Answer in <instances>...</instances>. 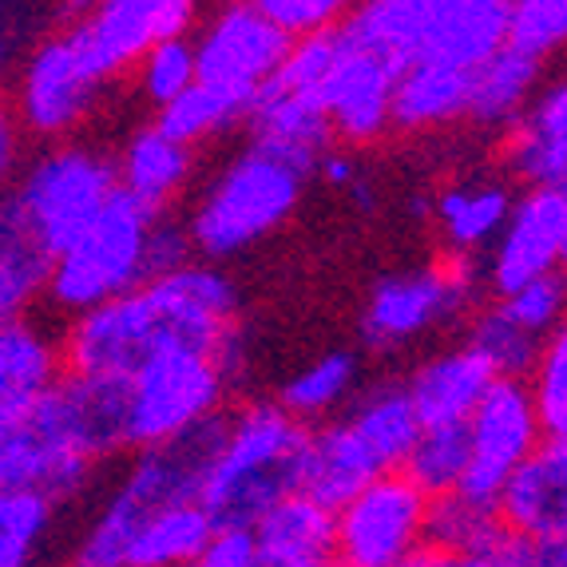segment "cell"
<instances>
[{
  "label": "cell",
  "instance_id": "7dc6e473",
  "mask_svg": "<svg viewBox=\"0 0 567 567\" xmlns=\"http://www.w3.org/2000/svg\"><path fill=\"white\" fill-rule=\"evenodd\" d=\"M405 567H520L516 564V544L504 551H488V556H445V551H416Z\"/></svg>",
  "mask_w": 567,
  "mask_h": 567
},
{
  "label": "cell",
  "instance_id": "4316f807",
  "mask_svg": "<svg viewBox=\"0 0 567 567\" xmlns=\"http://www.w3.org/2000/svg\"><path fill=\"white\" fill-rule=\"evenodd\" d=\"M468 84H473V72H456L433 60L401 68L393 84V127L409 135L453 127L468 115Z\"/></svg>",
  "mask_w": 567,
  "mask_h": 567
},
{
  "label": "cell",
  "instance_id": "bcb514c9",
  "mask_svg": "<svg viewBox=\"0 0 567 567\" xmlns=\"http://www.w3.org/2000/svg\"><path fill=\"white\" fill-rule=\"evenodd\" d=\"M20 152H24V127H20L9 100H0V195H4V183H12V175H17Z\"/></svg>",
  "mask_w": 567,
  "mask_h": 567
},
{
  "label": "cell",
  "instance_id": "d590c367",
  "mask_svg": "<svg viewBox=\"0 0 567 567\" xmlns=\"http://www.w3.org/2000/svg\"><path fill=\"white\" fill-rule=\"evenodd\" d=\"M464 346L492 369V378L504 381H524L528 378L532 361H536L539 338H532L528 330L512 322L501 306H488V310H476L473 322H468V338Z\"/></svg>",
  "mask_w": 567,
  "mask_h": 567
},
{
  "label": "cell",
  "instance_id": "c3c4849f",
  "mask_svg": "<svg viewBox=\"0 0 567 567\" xmlns=\"http://www.w3.org/2000/svg\"><path fill=\"white\" fill-rule=\"evenodd\" d=\"M516 564L520 567H567V536L539 539V544H516Z\"/></svg>",
  "mask_w": 567,
  "mask_h": 567
},
{
  "label": "cell",
  "instance_id": "6da1fadb",
  "mask_svg": "<svg viewBox=\"0 0 567 567\" xmlns=\"http://www.w3.org/2000/svg\"><path fill=\"white\" fill-rule=\"evenodd\" d=\"M306 436L310 429L278 401H255L227 416L199 492L215 528H255L258 516L298 492Z\"/></svg>",
  "mask_w": 567,
  "mask_h": 567
},
{
  "label": "cell",
  "instance_id": "f546056e",
  "mask_svg": "<svg viewBox=\"0 0 567 567\" xmlns=\"http://www.w3.org/2000/svg\"><path fill=\"white\" fill-rule=\"evenodd\" d=\"M421 24H425V0H365L346 9L338 32L346 44L401 72L421 56Z\"/></svg>",
  "mask_w": 567,
  "mask_h": 567
},
{
  "label": "cell",
  "instance_id": "d6a6232c",
  "mask_svg": "<svg viewBox=\"0 0 567 567\" xmlns=\"http://www.w3.org/2000/svg\"><path fill=\"white\" fill-rule=\"evenodd\" d=\"M516 539L504 528L501 512L492 504H476L461 492L441 496L429 508V548L445 556H488L512 548Z\"/></svg>",
  "mask_w": 567,
  "mask_h": 567
},
{
  "label": "cell",
  "instance_id": "b9f144b4",
  "mask_svg": "<svg viewBox=\"0 0 567 567\" xmlns=\"http://www.w3.org/2000/svg\"><path fill=\"white\" fill-rule=\"evenodd\" d=\"M140 92L143 100L155 107V112H163L167 104H175L183 92H190V87L199 84V68H195V44H190V37L183 40H163V44H155L147 56L140 60Z\"/></svg>",
  "mask_w": 567,
  "mask_h": 567
},
{
  "label": "cell",
  "instance_id": "30bf717a",
  "mask_svg": "<svg viewBox=\"0 0 567 567\" xmlns=\"http://www.w3.org/2000/svg\"><path fill=\"white\" fill-rule=\"evenodd\" d=\"M104 87L107 80L95 72L92 60L80 52V44L64 24L29 52V60L20 68L12 112L29 135L68 140L95 112Z\"/></svg>",
  "mask_w": 567,
  "mask_h": 567
},
{
  "label": "cell",
  "instance_id": "5bb4252c",
  "mask_svg": "<svg viewBox=\"0 0 567 567\" xmlns=\"http://www.w3.org/2000/svg\"><path fill=\"white\" fill-rule=\"evenodd\" d=\"M159 322L171 346L215 353L230 365L235 358V322H238V290L218 266L187 262L171 275L147 282Z\"/></svg>",
  "mask_w": 567,
  "mask_h": 567
},
{
  "label": "cell",
  "instance_id": "9c48e42d",
  "mask_svg": "<svg viewBox=\"0 0 567 567\" xmlns=\"http://www.w3.org/2000/svg\"><path fill=\"white\" fill-rule=\"evenodd\" d=\"M429 508L405 473H381L333 512V567H405L429 548Z\"/></svg>",
  "mask_w": 567,
  "mask_h": 567
},
{
  "label": "cell",
  "instance_id": "f35d334b",
  "mask_svg": "<svg viewBox=\"0 0 567 567\" xmlns=\"http://www.w3.org/2000/svg\"><path fill=\"white\" fill-rule=\"evenodd\" d=\"M56 504L32 492H0V567H32Z\"/></svg>",
  "mask_w": 567,
  "mask_h": 567
},
{
  "label": "cell",
  "instance_id": "5b68a950",
  "mask_svg": "<svg viewBox=\"0 0 567 567\" xmlns=\"http://www.w3.org/2000/svg\"><path fill=\"white\" fill-rule=\"evenodd\" d=\"M227 361L167 346L127 378V449H163L223 416Z\"/></svg>",
  "mask_w": 567,
  "mask_h": 567
},
{
  "label": "cell",
  "instance_id": "ee69618b",
  "mask_svg": "<svg viewBox=\"0 0 567 567\" xmlns=\"http://www.w3.org/2000/svg\"><path fill=\"white\" fill-rule=\"evenodd\" d=\"M262 17L282 32L286 40H306V37H326L338 32L341 17H346V0H255Z\"/></svg>",
  "mask_w": 567,
  "mask_h": 567
},
{
  "label": "cell",
  "instance_id": "7bdbcfd3",
  "mask_svg": "<svg viewBox=\"0 0 567 567\" xmlns=\"http://www.w3.org/2000/svg\"><path fill=\"white\" fill-rule=\"evenodd\" d=\"M504 313H508L512 322L528 330L532 338H548L551 330L567 322V275L556 270L548 278H536V282L520 286V290H512L508 298H496Z\"/></svg>",
  "mask_w": 567,
  "mask_h": 567
},
{
  "label": "cell",
  "instance_id": "ffe728a7",
  "mask_svg": "<svg viewBox=\"0 0 567 567\" xmlns=\"http://www.w3.org/2000/svg\"><path fill=\"white\" fill-rule=\"evenodd\" d=\"M92 68L112 84L159 44V0H104L68 24Z\"/></svg>",
  "mask_w": 567,
  "mask_h": 567
},
{
  "label": "cell",
  "instance_id": "1f68e13d",
  "mask_svg": "<svg viewBox=\"0 0 567 567\" xmlns=\"http://www.w3.org/2000/svg\"><path fill=\"white\" fill-rule=\"evenodd\" d=\"M215 536V520L199 501L163 508L143 524L127 551V567H190Z\"/></svg>",
  "mask_w": 567,
  "mask_h": 567
},
{
  "label": "cell",
  "instance_id": "277c9868",
  "mask_svg": "<svg viewBox=\"0 0 567 567\" xmlns=\"http://www.w3.org/2000/svg\"><path fill=\"white\" fill-rule=\"evenodd\" d=\"M155 223L159 215L115 190V199L95 215L92 227L64 255L52 258V278H48L52 306L80 318L95 306H107L147 286V243Z\"/></svg>",
  "mask_w": 567,
  "mask_h": 567
},
{
  "label": "cell",
  "instance_id": "83f0119b",
  "mask_svg": "<svg viewBox=\"0 0 567 567\" xmlns=\"http://www.w3.org/2000/svg\"><path fill=\"white\" fill-rule=\"evenodd\" d=\"M346 425L353 429V436L365 445V453L373 456L381 473H401L409 453H413L421 433H425L421 421H416V409L409 401L405 385L365 389L361 398H353Z\"/></svg>",
  "mask_w": 567,
  "mask_h": 567
},
{
  "label": "cell",
  "instance_id": "484cf974",
  "mask_svg": "<svg viewBox=\"0 0 567 567\" xmlns=\"http://www.w3.org/2000/svg\"><path fill=\"white\" fill-rule=\"evenodd\" d=\"M250 532L266 567H333V512L302 492L278 501Z\"/></svg>",
  "mask_w": 567,
  "mask_h": 567
},
{
  "label": "cell",
  "instance_id": "ab89813d",
  "mask_svg": "<svg viewBox=\"0 0 567 567\" xmlns=\"http://www.w3.org/2000/svg\"><path fill=\"white\" fill-rule=\"evenodd\" d=\"M508 167L516 179L528 183V190H559L567 195V140L539 135L524 123H516L504 143Z\"/></svg>",
  "mask_w": 567,
  "mask_h": 567
},
{
  "label": "cell",
  "instance_id": "ba28073f",
  "mask_svg": "<svg viewBox=\"0 0 567 567\" xmlns=\"http://www.w3.org/2000/svg\"><path fill=\"white\" fill-rule=\"evenodd\" d=\"M476 298V270L468 258L409 266L373 282L361 310V338L369 350H405L416 338L456 322Z\"/></svg>",
  "mask_w": 567,
  "mask_h": 567
},
{
  "label": "cell",
  "instance_id": "d4e9b609",
  "mask_svg": "<svg viewBox=\"0 0 567 567\" xmlns=\"http://www.w3.org/2000/svg\"><path fill=\"white\" fill-rule=\"evenodd\" d=\"M52 255L32 230L29 215L20 210L17 195H0V326L29 318V310L48 298Z\"/></svg>",
  "mask_w": 567,
  "mask_h": 567
},
{
  "label": "cell",
  "instance_id": "8d00e7d4",
  "mask_svg": "<svg viewBox=\"0 0 567 567\" xmlns=\"http://www.w3.org/2000/svg\"><path fill=\"white\" fill-rule=\"evenodd\" d=\"M464 468H468V436H464V429H425L401 473L425 492L429 501H441V496L461 492Z\"/></svg>",
  "mask_w": 567,
  "mask_h": 567
},
{
  "label": "cell",
  "instance_id": "ac0fdd59",
  "mask_svg": "<svg viewBox=\"0 0 567 567\" xmlns=\"http://www.w3.org/2000/svg\"><path fill=\"white\" fill-rule=\"evenodd\" d=\"M246 127H250V143H258V147H266V152L275 155H286V159L306 167L310 175L333 143V127H330V115H326L322 92L286 87L278 80H270L250 100Z\"/></svg>",
  "mask_w": 567,
  "mask_h": 567
},
{
  "label": "cell",
  "instance_id": "44dd1931",
  "mask_svg": "<svg viewBox=\"0 0 567 567\" xmlns=\"http://www.w3.org/2000/svg\"><path fill=\"white\" fill-rule=\"evenodd\" d=\"M492 381H496L492 369L468 346H453V350H441L421 361L409 373L405 393L413 401L421 429H464L492 389Z\"/></svg>",
  "mask_w": 567,
  "mask_h": 567
},
{
  "label": "cell",
  "instance_id": "3957f363",
  "mask_svg": "<svg viewBox=\"0 0 567 567\" xmlns=\"http://www.w3.org/2000/svg\"><path fill=\"white\" fill-rule=\"evenodd\" d=\"M306 179H310L306 167L266 152L258 143H246L243 152L218 167V175L190 210L183 227L190 250L210 266L250 250L298 210Z\"/></svg>",
  "mask_w": 567,
  "mask_h": 567
},
{
  "label": "cell",
  "instance_id": "52a82bcc",
  "mask_svg": "<svg viewBox=\"0 0 567 567\" xmlns=\"http://www.w3.org/2000/svg\"><path fill=\"white\" fill-rule=\"evenodd\" d=\"M115 159L87 143H56L24 167L12 195L48 255L60 258L115 199Z\"/></svg>",
  "mask_w": 567,
  "mask_h": 567
},
{
  "label": "cell",
  "instance_id": "681fc988",
  "mask_svg": "<svg viewBox=\"0 0 567 567\" xmlns=\"http://www.w3.org/2000/svg\"><path fill=\"white\" fill-rule=\"evenodd\" d=\"M313 171H322V183H330V187H338V190L341 187L350 190L353 183H358V163H353L346 152H326Z\"/></svg>",
  "mask_w": 567,
  "mask_h": 567
},
{
  "label": "cell",
  "instance_id": "4dcf8cb0",
  "mask_svg": "<svg viewBox=\"0 0 567 567\" xmlns=\"http://www.w3.org/2000/svg\"><path fill=\"white\" fill-rule=\"evenodd\" d=\"M539 64L520 52H496L488 64H481L473 72V84H468V115L476 127H488V132H512L516 123L528 115L532 100L539 95Z\"/></svg>",
  "mask_w": 567,
  "mask_h": 567
},
{
  "label": "cell",
  "instance_id": "7402d4cb",
  "mask_svg": "<svg viewBox=\"0 0 567 567\" xmlns=\"http://www.w3.org/2000/svg\"><path fill=\"white\" fill-rule=\"evenodd\" d=\"M381 468L365 453L353 429L346 421H326L322 429H310L302 453V473H298V492L322 504L326 512H338L358 496L361 488L378 481Z\"/></svg>",
  "mask_w": 567,
  "mask_h": 567
},
{
  "label": "cell",
  "instance_id": "f6af8a7d",
  "mask_svg": "<svg viewBox=\"0 0 567 567\" xmlns=\"http://www.w3.org/2000/svg\"><path fill=\"white\" fill-rule=\"evenodd\" d=\"M524 127L539 135H556V140H567V76L548 84L544 92L532 100L528 115H524Z\"/></svg>",
  "mask_w": 567,
  "mask_h": 567
},
{
  "label": "cell",
  "instance_id": "f1b7e54d",
  "mask_svg": "<svg viewBox=\"0 0 567 567\" xmlns=\"http://www.w3.org/2000/svg\"><path fill=\"white\" fill-rule=\"evenodd\" d=\"M512 203L516 195L501 179L461 183V187H445L433 199V223L441 227L453 258H468L496 243L512 215Z\"/></svg>",
  "mask_w": 567,
  "mask_h": 567
},
{
  "label": "cell",
  "instance_id": "8fae6325",
  "mask_svg": "<svg viewBox=\"0 0 567 567\" xmlns=\"http://www.w3.org/2000/svg\"><path fill=\"white\" fill-rule=\"evenodd\" d=\"M464 436H468V468H464L461 496L496 508L504 484L544 445V429H539L528 385L504 378L492 381L476 413L468 416Z\"/></svg>",
  "mask_w": 567,
  "mask_h": 567
},
{
  "label": "cell",
  "instance_id": "e575fe53",
  "mask_svg": "<svg viewBox=\"0 0 567 567\" xmlns=\"http://www.w3.org/2000/svg\"><path fill=\"white\" fill-rule=\"evenodd\" d=\"M246 100L238 95L218 92V87L195 84L190 92H183L175 104H167L155 120L159 132H167L171 140L187 143V147H199L203 140H215V135L230 132L238 120H246Z\"/></svg>",
  "mask_w": 567,
  "mask_h": 567
},
{
  "label": "cell",
  "instance_id": "4fadbf2b",
  "mask_svg": "<svg viewBox=\"0 0 567 567\" xmlns=\"http://www.w3.org/2000/svg\"><path fill=\"white\" fill-rule=\"evenodd\" d=\"M195 68L199 84L218 87V92L255 100L278 64L290 52V40L262 17L258 4H223L215 9L195 32Z\"/></svg>",
  "mask_w": 567,
  "mask_h": 567
},
{
  "label": "cell",
  "instance_id": "f907efd6",
  "mask_svg": "<svg viewBox=\"0 0 567 567\" xmlns=\"http://www.w3.org/2000/svg\"><path fill=\"white\" fill-rule=\"evenodd\" d=\"M9 60H12V44H9V37H4V32H0V72H4V68H9Z\"/></svg>",
  "mask_w": 567,
  "mask_h": 567
},
{
  "label": "cell",
  "instance_id": "cb8c5ba5",
  "mask_svg": "<svg viewBox=\"0 0 567 567\" xmlns=\"http://www.w3.org/2000/svg\"><path fill=\"white\" fill-rule=\"evenodd\" d=\"M64 381V346L32 318L0 326V416L37 405Z\"/></svg>",
  "mask_w": 567,
  "mask_h": 567
},
{
  "label": "cell",
  "instance_id": "d6986e66",
  "mask_svg": "<svg viewBox=\"0 0 567 567\" xmlns=\"http://www.w3.org/2000/svg\"><path fill=\"white\" fill-rule=\"evenodd\" d=\"M508 48V0H425L421 56L476 72Z\"/></svg>",
  "mask_w": 567,
  "mask_h": 567
},
{
  "label": "cell",
  "instance_id": "60d3db41",
  "mask_svg": "<svg viewBox=\"0 0 567 567\" xmlns=\"http://www.w3.org/2000/svg\"><path fill=\"white\" fill-rule=\"evenodd\" d=\"M508 48L536 64L567 48V0H508Z\"/></svg>",
  "mask_w": 567,
  "mask_h": 567
},
{
  "label": "cell",
  "instance_id": "603a6c76",
  "mask_svg": "<svg viewBox=\"0 0 567 567\" xmlns=\"http://www.w3.org/2000/svg\"><path fill=\"white\" fill-rule=\"evenodd\" d=\"M190 175H195V147L171 140L155 123L140 127L115 159V179H120L123 195L159 218L187 190Z\"/></svg>",
  "mask_w": 567,
  "mask_h": 567
},
{
  "label": "cell",
  "instance_id": "2e32d148",
  "mask_svg": "<svg viewBox=\"0 0 567 567\" xmlns=\"http://www.w3.org/2000/svg\"><path fill=\"white\" fill-rule=\"evenodd\" d=\"M393 84L398 68L346 44L338 32V56L322 84L330 127L346 143H373L393 127Z\"/></svg>",
  "mask_w": 567,
  "mask_h": 567
},
{
  "label": "cell",
  "instance_id": "7a4b0ae2",
  "mask_svg": "<svg viewBox=\"0 0 567 567\" xmlns=\"http://www.w3.org/2000/svg\"><path fill=\"white\" fill-rule=\"evenodd\" d=\"M223 425L227 416H215L210 425L195 429L183 441L135 453L132 468L107 492L104 508L95 512V520L76 544L72 567H127V551L143 524L163 508L199 501L207 464L223 441Z\"/></svg>",
  "mask_w": 567,
  "mask_h": 567
},
{
  "label": "cell",
  "instance_id": "8992f818",
  "mask_svg": "<svg viewBox=\"0 0 567 567\" xmlns=\"http://www.w3.org/2000/svg\"><path fill=\"white\" fill-rule=\"evenodd\" d=\"M95 461L64 381L37 405L0 416V492H32L60 504L92 481Z\"/></svg>",
  "mask_w": 567,
  "mask_h": 567
},
{
  "label": "cell",
  "instance_id": "74e56055",
  "mask_svg": "<svg viewBox=\"0 0 567 567\" xmlns=\"http://www.w3.org/2000/svg\"><path fill=\"white\" fill-rule=\"evenodd\" d=\"M524 385H528V398L536 405L544 436H564L567 433V322L539 341L536 361H532Z\"/></svg>",
  "mask_w": 567,
  "mask_h": 567
},
{
  "label": "cell",
  "instance_id": "836d02e7",
  "mask_svg": "<svg viewBox=\"0 0 567 567\" xmlns=\"http://www.w3.org/2000/svg\"><path fill=\"white\" fill-rule=\"evenodd\" d=\"M358 389V358L350 350H330L302 365L278 393V409L290 413L298 425L326 421L333 409H341Z\"/></svg>",
  "mask_w": 567,
  "mask_h": 567
},
{
  "label": "cell",
  "instance_id": "e0dca14e",
  "mask_svg": "<svg viewBox=\"0 0 567 567\" xmlns=\"http://www.w3.org/2000/svg\"><path fill=\"white\" fill-rule=\"evenodd\" d=\"M496 512L516 544L567 536V433L544 436L532 461L504 484Z\"/></svg>",
  "mask_w": 567,
  "mask_h": 567
},
{
  "label": "cell",
  "instance_id": "7c38bea8",
  "mask_svg": "<svg viewBox=\"0 0 567 567\" xmlns=\"http://www.w3.org/2000/svg\"><path fill=\"white\" fill-rule=\"evenodd\" d=\"M60 346H64L68 378L127 381L152 353L167 350L171 341L152 293H147V286H140L115 302L72 318Z\"/></svg>",
  "mask_w": 567,
  "mask_h": 567
},
{
  "label": "cell",
  "instance_id": "816d5d0a",
  "mask_svg": "<svg viewBox=\"0 0 567 567\" xmlns=\"http://www.w3.org/2000/svg\"><path fill=\"white\" fill-rule=\"evenodd\" d=\"M559 270L567 275V215H564V250H559Z\"/></svg>",
  "mask_w": 567,
  "mask_h": 567
},
{
  "label": "cell",
  "instance_id": "9a60e30c",
  "mask_svg": "<svg viewBox=\"0 0 567 567\" xmlns=\"http://www.w3.org/2000/svg\"><path fill=\"white\" fill-rule=\"evenodd\" d=\"M564 215L567 195L559 190H524L512 203V215L496 243L488 246V286L496 298L548 278L559 270L564 250Z\"/></svg>",
  "mask_w": 567,
  "mask_h": 567
}]
</instances>
